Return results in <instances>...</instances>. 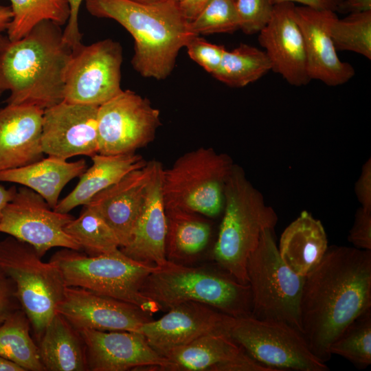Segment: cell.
Wrapping results in <instances>:
<instances>
[{"label": "cell", "instance_id": "ba28073f", "mask_svg": "<svg viewBox=\"0 0 371 371\" xmlns=\"http://www.w3.org/2000/svg\"><path fill=\"white\" fill-rule=\"evenodd\" d=\"M251 317L285 323L302 333L300 305L304 276L282 260L274 229H265L246 265Z\"/></svg>", "mask_w": 371, "mask_h": 371}, {"label": "cell", "instance_id": "b9f144b4", "mask_svg": "<svg viewBox=\"0 0 371 371\" xmlns=\"http://www.w3.org/2000/svg\"><path fill=\"white\" fill-rule=\"evenodd\" d=\"M341 0H275L276 3L289 2L300 3L315 9L331 10L337 11Z\"/></svg>", "mask_w": 371, "mask_h": 371}, {"label": "cell", "instance_id": "484cf974", "mask_svg": "<svg viewBox=\"0 0 371 371\" xmlns=\"http://www.w3.org/2000/svg\"><path fill=\"white\" fill-rule=\"evenodd\" d=\"M246 352L228 335L212 333L171 348L162 356L168 361V371H222Z\"/></svg>", "mask_w": 371, "mask_h": 371}, {"label": "cell", "instance_id": "ffe728a7", "mask_svg": "<svg viewBox=\"0 0 371 371\" xmlns=\"http://www.w3.org/2000/svg\"><path fill=\"white\" fill-rule=\"evenodd\" d=\"M153 161L133 170L117 183L97 193L87 204L105 221L116 235L120 248L131 240L146 198Z\"/></svg>", "mask_w": 371, "mask_h": 371}, {"label": "cell", "instance_id": "2e32d148", "mask_svg": "<svg viewBox=\"0 0 371 371\" xmlns=\"http://www.w3.org/2000/svg\"><path fill=\"white\" fill-rule=\"evenodd\" d=\"M234 317L203 303L186 302L168 310L157 320L144 323L137 330L162 355L177 346L207 334L227 335Z\"/></svg>", "mask_w": 371, "mask_h": 371}, {"label": "cell", "instance_id": "d6a6232c", "mask_svg": "<svg viewBox=\"0 0 371 371\" xmlns=\"http://www.w3.org/2000/svg\"><path fill=\"white\" fill-rule=\"evenodd\" d=\"M329 353L365 369L371 363V308L357 317L331 344Z\"/></svg>", "mask_w": 371, "mask_h": 371}, {"label": "cell", "instance_id": "f546056e", "mask_svg": "<svg viewBox=\"0 0 371 371\" xmlns=\"http://www.w3.org/2000/svg\"><path fill=\"white\" fill-rule=\"evenodd\" d=\"M271 70L265 51L241 43L231 51L225 50L220 65L212 76L231 87H243Z\"/></svg>", "mask_w": 371, "mask_h": 371}, {"label": "cell", "instance_id": "52a82bcc", "mask_svg": "<svg viewBox=\"0 0 371 371\" xmlns=\"http://www.w3.org/2000/svg\"><path fill=\"white\" fill-rule=\"evenodd\" d=\"M234 163L227 154L200 147L184 153L161 172L165 209L214 218L223 213L225 188Z\"/></svg>", "mask_w": 371, "mask_h": 371}, {"label": "cell", "instance_id": "5b68a950", "mask_svg": "<svg viewBox=\"0 0 371 371\" xmlns=\"http://www.w3.org/2000/svg\"><path fill=\"white\" fill-rule=\"evenodd\" d=\"M141 293L161 310L196 302L233 317L251 316L249 284L238 282L221 268L193 267L167 260L146 278Z\"/></svg>", "mask_w": 371, "mask_h": 371}, {"label": "cell", "instance_id": "74e56055", "mask_svg": "<svg viewBox=\"0 0 371 371\" xmlns=\"http://www.w3.org/2000/svg\"><path fill=\"white\" fill-rule=\"evenodd\" d=\"M348 239L355 247L371 251V210L361 206L357 210Z\"/></svg>", "mask_w": 371, "mask_h": 371}, {"label": "cell", "instance_id": "9a60e30c", "mask_svg": "<svg viewBox=\"0 0 371 371\" xmlns=\"http://www.w3.org/2000/svg\"><path fill=\"white\" fill-rule=\"evenodd\" d=\"M56 312L77 330L134 331L152 319L139 306L76 286H66Z\"/></svg>", "mask_w": 371, "mask_h": 371}, {"label": "cell", "instance_id": "277c9868", "mask_svg": "<svg viewBox=\"0 0 371 371\" xmlns=\"http://www.w3.org/2000/svg\"><path fill=\"white\" fill-rule=\"evenodd\" d=\"M223 216L212 256L218 267L247 284L246 265L262 232L274 229L278 216L262 194L234 164L225 188Z\"/></svg>", "mask_w": 371, "mask_h": 371}, {"label": "cell", "instance_id": "7a4b0ae2", "mask_svg": "<svg viewBox=\"0 0 371 371\" xmlns=\"http://www.w3.org/2000/svg\"><path fill=\"white\" fill-rule=\"evenodd\" d=\"M72 49L61 26L43 21L24 37L0 40V95L7 104L45 109L63 101L65 76Z\"/></svg>", "mask_w": 371, "mask_h": 371}, {"label": "cell", "instance_id": "4316f807", "mask_svg": "<svg viewBox=\"0 0 371 371\" xmlns=\"http://www.w3.org/2000/svg\"><path fill=\"white\" fill-rule=\"evenodd\" d=\"M38 350L47 371L88 370L85 344L78 331L56 313L40 338Z\"/></svg>", "mask_w": 371, "mask_h": 371}, {"label": "cell", "instance_id": "8d00e7d4", "mask_svg": "<svg viewBox=\"0 0 371 371\" xmlns=\"http://www.w3.org/2000/svg\"><path fill=\"white\" fill-rule=\"evenodd\" d=\"M190 58L211 75L218 69L225 50L224 46L211 43L194 35L185 46Z\"/></svg>", "mask_w": 371, "mask_h": 371}, {"label": "cell", "instance_id": "7402d4cb", "mask_svg": "<svg viewBox=\"0 0 371 371\" xmlns=\"http://www.w3.org/2000/svg\"><path fill=\"white\" fill-rule=\"evenodd\" d=\"M160 162L153 160L144 203L133 231L130 242L120 248L135 260L153 266L167 262L165 252L166 216L161 194Z\"/></svg>", "mask_w": 371, "mask_h": 371}, {"label": "cell", "instance_id": "ee69618b", "mask_svg": "<svg viewBox=\"0 0 371 371\" xmlns=\"http://www.w3.org/2000/svg\"><path fill=\"white\" fill-rule=\"evenodd\" d=\"M208 0H183L180 6L189 21L193 19Z\"/></svg>", "mask_w": 371, "mask_h": 371}, {"label": "cell", "instance_id": "6da1fadb", "mask_svg": "<svg viewBox=\"0 0 371 371\" xmlns=\"http://www.w3.org/2000/svg\"><path fill=\"white\" fill-rule=\"evenodd\" d=\"M371 308V251L332 246L304 277L300 311L302 333L323 362L329 348L357 317Z\"/></svg>", "mask_w": 371, "mask_h": 371}, {"label": "cell", "instance_id": "30bf717a", "mask_svg": "<svg viewBox=\"0 0 371 371\" xmlns=\"http://www.w3.org/2000/svg\"><path fill=\"white\" fill-rule=\"evenodd\" d=\"M227 335L254 359L276 371L329 370L311 350L302 333L285 323L234 317Z\"/></svg>", "mask_w": 371, "mask_h": 371}, {"label": "cell", "instance_id": "7bdbcfd3", "mask_svg": "<svg viewBox=\"0 0 371 371\" xmlns=\"http://www.w3.org/2000/svg\"><path fill=\"white\" fill-rule=\"evenodd\" d=\"M337 10L345 14L371 10V0H341Z\"/></svg>", "mask_w": 371, "mask_h": 371}, {"label": "cell", "instance_id": "ab89813d", "mask_svg": "<svg viewBox=\"0 0 371 371\" xmlns=\"http://www.w3.org/2000/svg\"><path fill=\"white\" fill-rule=\"evenodd\" d=\"M70 15L67 25L63 30L65 41L72 48L81 43L82 34L79 29L78 14L84 0H67Z\"/></svg>", "mask_w": 371, "mask_h": 371}, {"label": "cell", "instance_id": "d6986e66", "mask_svg": "<svg viewBox=\"0 0 371 371\" xmlns=\"http://www.w3.org/2000/svg\"><path fill=\"white\" fill-rule=\"evenodd\" d=\"M296 19L302 33L307 71L311 80L329 87L342 85L355 74L354 67L342 61L330 34V26L337 18L335 11L295 6Z\"/></svg>", "mask_w": 371, "mask_h": 371}, {"label": "cell", "instance_id": "44dd1931", "mask_svg": "<svg viewBox=\"0 0 371 371\" xmlns=\"http://www.w3.org/2000/svg\"><path fill=\"white\" fill-rule=\"evenodd\" d=\"M44 110L7 104L0 109V172L44 158L41 132Z\"/></svg>", "mask_w": 371, "mask_h": 371}, {"label": "cell", "instance_id": "8fae6325", "mask_svg": "<svg viewBox=\"0 0 371 371\" xmlns=\"http://www.w3.org/2000/svg\"><path fill=\"white\" fill-rule=\"evenodd\" d=\"M122 48L106 38L72 48L64 83L63 101L99 106L123 89L121 88Z\"/></svg>", "mask_w": 371, "mask_h": 371}, {"label": "cell", "instance_id": "bcb514c9", "mask_svg": "<svg viewBox=\"0 0 371 371\" xmlns=\"http://www.w3.org/2000/svg\"><path fill=\"white\" fill-rule=\"evenodd\" d=\"M16 191L17 188L14 186L9 188H5L4 186L0 185V219L4 207L13 199Z\"/></svg>", "mask_w": 371, "mask_h": 371}, {"label": "cell", "instance_id": "603a6c76", "mask_svg": "<svg viewBox=\"0 0 371 371\" xmlns=\"http://www.w3.org/2000/svg\"><path fill=\"white\" fill-rule=\"evenodd\" d=\"M328 247L322 222L304 210L285 228L278 249L283 262L293 272L305 277L320 262Z\"/></svg>", "mask_w": 371, "mask_h": 371}, {"label": "cell", "instance_id": "e575fe53", "mask_svg": "<svg viewBox=\"0 0 371 371\" xmlns=\"http://www.w3.org/2000/svg\"><path fill=\"white\" fill-rule=\"evenodd\" d=\"M190 28L199 36L239 30L234 0H208L190 21Z\"/></svg>", "mask_w": 371, "mask_h": 371}, {"label": "cell", "instance_id": "4fadbf2b", "mask_svg": "<svg viewBox=\"0 0 371 371\" xmlns=\"http://www.w3.org/2000/svg\"><path fill=\"white\" fill-rule=\"evenodd\" d=\"M73 218L69 213L55 211L39 194L23 186L4 207L0 232L28 243L41 257L54 247L80 251V245L65 232Z\"/></svg>", "mask_w": 371, "mask_h": 371}, {"label": "cell", "instance_id": "1f68e13d", "mask_svg": "<svg viewBox=\"0 0 371 371\" xmlns=\"http://www.w3.org/2000/svg\"><path fill=\"white\" fill-rule=\"evenodd\" d=\"M65 232L89 256L110 254L120 248V242L113 231L89 205H84L80 215L66 225Z\"/></svg>", "mask_w": 371, "mask_h": 371}, {"label": "cell", "instance_id": "e0dca14e", "mask_svg": "<svg viewBox=\"0 0 371 371\" xmlns=\"http://www.w3.org/2000/svg\"><path fill=\"white\" fill-rule=\"evenodd\" d=\"M78 331L85 344L88 370L125 371L144 367L166 370V359L138 332Z\"/></svg>", "mask_w": 371, "mask_h": 371}, {"label": "cell", "instance_id": "c3c4849f", "mask_svg": "<svg viewBox=\"0 0 371 371\" xmlns=\"http://www.w3.org/2000/svg\"><path fill=\"white\" fill-rule=\"evenodd\" d=\"M137 2H141V3H148V2H152L157 0H132Z\"/></svg>", "mask_w": 371, "mask_h": 371}, {"label": "cell", "instance_id": "5bb4252c", "mask_svg": "<svg viewBox=\"0 0 371 371\" xmlns=\"http://www.w3.org/2000/svg\"><path fill=\"white\" fill-rule=\"evenodd\" d=\"M98 110L97 106L65 101L44 109L41 139L44 154L67 160L98 153Z\"/></svg>", "mask_w": 371, "mask_h": 371}, {"label": "cell", "instance_id": "7dc6e473", "mask_svg": "<svg viewBox=\"0 0 371 371\" xmlns=\"http://www.w3.org/2000/svg\"><path fill=\"white\" fill-rule=\"evenodd\" d=\"M0 371H25L16 363L0 357Z\"/></svg>", "mask_w": 371, "mask_h": 371}, {"label": "cell", "instance_id": "cb8c5ba5", "mask_svg": "<svg viewBox=\"0 0 371 371\" xmlns=\"http://www.w3.org/2000/svg\"><path fill=\"white\" fill-rule=\"evenodd\" d=\"M91 158L92 166L80 177L74 190L58 201L55 211L67 214L78 205H87L97 193L147 164L135 153L114 155L97 153Z\"/></svg>", "mask_w": 371, "mask_h": 371}, {"label": "cell", "instance_id": "4dcf8cb0", "mask_svg": "<svg viewBox=\"0 0 371 371\" xmlns=\"http://www.w3.org/2000/svg\"><path fill=\"white\" fill-rule=\"evenodd\" d=\"M12 19L7 30L11 41L20 39L38 23L51 21L65 25L70 15L67 0H10Z\"/></svg>", "mask_w": 371, "mask_h": 371}, {"label": "cell", "instance_id": "d4e9b609", "mask_svg": "<svg viewBox=\"0 0 371 371\" xmlns=\"http://www.w3.org/2000/svg\"><path fill=\"white\" fill-rule=\"evenodd\" d=\"M84 159L67 161L49 157L23 167L0 172V182L22 185L39 194L54 209L64 187L87 170Z\"/></svg>", "mask_w": 371, "mask_h": 371}, {"label": "cell", "instance_id": "f1b7e54d", "mask_svg": "<svg viewBox=\"0 0 371 371\" xmlns=\"http://www.w3.org/2000/svg\"><path fill=\"white\" fill-rule=\"evenodd\" d=\"M30 328V319L22 308L11 313L0 324V357L25 371H45Z\"/></svg>", "mask_w": 371, "mask_h": 371}, {"label": "cell", "instance_id": "3957f363", "mask_svg": "<svg viewBox=\"0 0 371 371\" xmlns=\"http://www.w3.org/2000/svg\"><path fill=\"white\" fill-rule=\"evenodd\" d=\"M88 12L110 19L124 27L134 39L133 69L144 78H167L181 48L194 34L179 2L157 0H85Z\"/></svg>", "mask_w": 371, "mask_h": 371}, {"label": "cell", "instance_id": "d590c367", "mask_svg": "<svg viewBox=\"0 0 371 371\" xmlns=\"http://www.w3.org/2000/svg\"><path fill=\"white\" fill-rule=\"evenodd\" d=\"M239 30L246 34L259 33L267 24L275 0H234Z\"/></svg>", "mask_w": 371, "mask_h": 371}, {"label": "cell", "instance_id": "836d02e7", "mask_svg": "<svg viewBox=\"0 0 371 371\" xmlns=\"http://www.w3.org/2000/svg\"><path fill=\"white\" fill-rule=\"evenodd\" d=\"M330 34L337 51H348L371 59V10L336 18Z\"/></svg>", "mask_w": 371, "mask_h": 371}, {"label": "cell", "instance_id": "f6af8a7d", "mask_svg": "<svg viewBox=\"0 0 371 371\" xmlns=\"http://www.w3.org/2000/svg\"><path fill=\"white\" fill-rule=\"evenodd\" d=\"M12 19V12L10 6L0 4V40L3 33L7 32Z\"/></svg>", "mask_w": 371, "mask_h": 371}, {"label": "cell", "instance_id": "9c48e42d", "mask_svg": "<svg viewBox=\"0 0 371 371\" xmlns=\"http://www.w3.org/2000/svg\"><path fill=\"white\" fill-rule=\"evenodd\" d=\"M41 258L32 245L13 236L0 240V269L14 282L38 341L57 313L66 287L57 267Z\"/></svg>", "mask_w": 371, "mask_h": 371}, {"label": "cell", "instance_id": "ac0fdd59", "mask_svg": "<svg viewBox=\"0 0 371 371\" xmlns=\"http://www.w3.org/2000/svg\"><path fill=\"white\" fill-rule=\"evenodd\" d=\"M295 4L276 3L267 24L258 33L271 70L295 87L307 85L308 74L304 38L295 14Z\"/></svg>", "mask_w": 371, "mask_h": 371}, {"label": "cell", "instance_id": "681fc988", "mask_svg": "<svg viewBox=\"0 0 371 371\" xmlns=\"http://www.w3.org/2000/svg\"><path fill=\"white\" fill-rule=\"evenodd\" d=\"M174 1H177V2H179V3H180V2H181L183 0H174Z\"/></svg>", "mask_w": 371, "mask_h": 371}, {"label": "cell", "instance_id": "8992f818", "mask_svg": "<svg viewBox=\"0 0 371 371\" xmlns=\"http://www.w3.org/2000/svg\"><path fill=\"white\" fill-rule=\"evenodd\" d=\"M49 262L59 269L66 286L80 287L126 302L150 314L161 310L156 302L141 293L146 278L157 266L131 259L120 249L110 254L89 256L63 248Z\"/></svg>", "mask_w": 371, "mask_h": 371}, {"label": "cell", "instance_id": "83f0119b", "mask_svg": "<svg viewBox=\"0 0 371 371\" xmlns=\"http://www.w3.org/2000/svg\"><path fill=\"white\" fill-rule=\"evenodd\" d=\"M165 210L166 259L182 265L196 260L210 243V222L203 215L192 211L177 208Z\"/></svg>", "mask_w": 371, "mask_h": 371}, {"label": "cell", "instance_id": "7c38bea8", "mask_svg": "<svg viewBox=\"0 0 371 371\" xmlns=\"http://www.w3.org/2000/svg\"><path fill=\"white\" fill-rule=\"evenodd\" d=\"M98 153H135L153 141L161 125L159 110L146 98L127 89L98 106Z\"/></svg>", "mask_w": 371, "mask_h": 371}, {"label": "cell", "instance_id": "60d3db41", "mask_svg": "<svg viewBox=\"0 0 371 371\" xmlns=\"http://www.w3.org/2000/svg\"><path fill=\"white\" fill-rule=\"evenodd\" d=\"M357 198L366 210H371V159L361 168L360 176L355 186Z\"/></svg>", "mask_w": 371, "mask_h": 371}, {"label": "cell", "instance_id": "f35d334b", "mask_svg": "<svg viewBox=\"0 0 371 371\" xmlns=\"http://www.w3.org/2000/svg\"><path fill=\"white\" fill-rule=\"evenodd\" d=\"M21 308L14 282L0 269V324L13 312Z\"/></svg>", "mask_w": 371, "mask_h": 371}]
</instances>
